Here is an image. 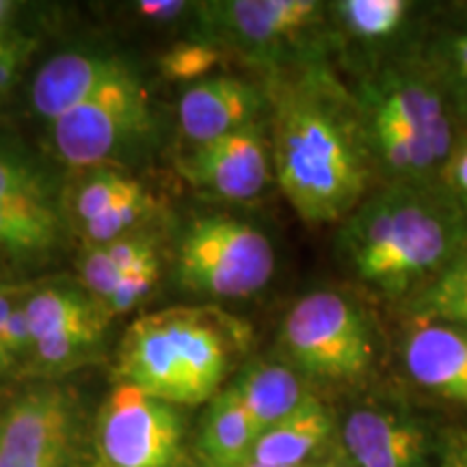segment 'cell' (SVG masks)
<instances>
[{
    "label": "cell",
    "instance_id": "6da1fadb",
    "mask_svg": "<svg viewBox=\"0 0 467 467\" xmlns=\"http://www.w3.org/2000/svg\"><path fill=\"white\" fill-rule=\"evenodd\" d=\"M271 126L273 169L296 214L309 225L347 219L370 184L372 145L340 85L318 69L282 80Z\"/></svg>",
    "mask_w": 467,
    "mask_h": 467
},
{
    "label": "cell",
    "instance_id": "7a4b0ae2",
    "mask_svg": "<svg viewBox=\"0 0 467 467\" xmlns=\"http://www.w3.org/2000/svg\"><path fill=\"white\" fill-rule=\"evenodd\" d=\"M465 244V214L446 195L399 184L348 214L337 254L359 282L399 299L433 282Z\"/></svg>",
    "mask_w": 467,
    "mask_h": 467
},
{
    "label": "cell",
    "instance_id": "3957f363",
    "mask_svg": "<svg viewBox=\"0 0 467 467\" xmlns=\"http://www.w3.org/2000/svg\"><path fill=\"white\" fill-rule=\"evenodd\" d=\"M254 327L214 306L167 307L128 327L117 348V379L169 405H202L219 394Z\"/></svg>",
    "mask_w": 467,
    "mask_h": 467
},
{
    "label": "cell",
    "instance_id": "277c9868",
    "mask_svg": "<svg viewBox=\"0 0 467 467\" xmlns=\"http://www.w3.org/2000/svg\"><path fill=\"white\" fill-rule=\"evenodd\" d=\"M285 359L320 381L350 383L377 358V331L359 303L334 290L309 292L290 307L279 329Z\"/></svg>",
    "mask_w": 467,
    "mask_h": 467
},
{
    "label": "cell",
    "instance_id": "5b68a950",
    "mask_svg": "<svg viewBox=\"0 0 467 467\" xmlns=\"http://www.w3.org/2000/svg\"><path fill=\"white\" fill-rule=\"evenodd\" d=\"M275 273V249L266 234L225 214L200 217L186 227L175 254V277L184 290L213 299H247Z\"/></svg>",
    "mask_w": 467,
    "mask_h": 467
},
{
    "label": "cell",
    "instance_id": "8992f818",
    "mask_svg": "<svg viewBox=\"0 0 467 467\" xmlns=\"http://www.w3.org/2000/svg\"><path fill=\"white\" fill-rule=\"evenodd\" d=\"M154 128L150 93L132 72L52 121L55 154L74 169H98Z\"/></svg>",
    "mask_w": 467,
    "mask_h": 467
},
{
    "label": "cell",
    "instance_id": "52a82bcc",
    "mask_svg": "<svg viewBox=\"0 0 467 467\" xmlns=\"http://www.w3.org/2000/svg\"><path fill=\"white\" fill-rule=\"evenodd\" d=\"M182 418L173 405L117 383L96 418L98 467H175Z\"/></svg>",
    "mask_w": 467,
    "mask_h": 467
},
{
    "label": "cell",
    "instance_id": "ba28073f",
    "mask_svg": "<svg viewBox=\"0 0 467 467\" xmlns=\"http://www.w3.org/2000/svg\"><path fill=\"white\" fill-rule=\"evenodd\" d=\"M78 441V402L61 385H28L0 409V467H74Z\"/></svg>",
    "mask_w": 467,
    "mask_h": 467
},
{
    "label": "cell",
    "instance_id": "9c48e42d",
    "mask_svg": "<svg viewBox=\"0 0 467 467\" xmlns=\"http://www.w3.org/2000/svg\"><path fill=\"white\" fill-rule=\"evenodd\" d=\"M273 154L260 121L192 148L178 159V171L195 189L230 202H249L271 180Z\"/></svg>",
    "mask_w": 467,
    "mask_h": 467
},
{
    "label": "cell",
    "instance_id": "30bf717a",
    "mask_svg": "<svg viewBox=\"0 0 467 467\" xmlns=\"http://www.w3.org/2000/svg\"><path fill=\"white\" fill-rule=\"evenodd\" d=\"M323 9L314 0H225L200 5V16L227 42L268 57L317 26Z\"/></svg>",
    "mask_w": 467,
    "mask_h": 467
},
{
    "label": "cell",
    "instance_id": "8fae6325",
    "mask_svg": "<svg viewBox=\"0 0 467 467\" xmlns=\"http://www.w3.org/2000/svg\"><path fill=\"white\" fill-rule=\"evenodd\" d=\"M265 96L247 80L213 76L182 93L178 126L186 141L203 145L258 121Z\"/></svg>",
    "mask_w": 467,
    "mask_h": 467
},
{
    "label": "cell",
    "instance_id": "7c38bea8",
    "mask_svg": "<svg viewBox=\"0 0 467 467\" xmlns=\"http://www.w3.org/2000/svg\"><path fill=\"white\" fill-rule=\"evenodd\" d=\"M402 358L413 381L441 399L467 405V331L413 317Z\"/></svg>",
    "mask_w": 467,
    "mask_h": 467
},
{
    "label": "cell",
    "instance_id": "4fadbf2b",
    "mask_svg": "<svg viewBox=\"0 0 467 467\" xmlns=\"http://www.w3.org/2000/svg\"><path fill=\"white\" fill-rule=\"evenodd\" d=\"M128 72L132 69L115 55L66 52L52 57L33 78L31 102L35 113L57 121Z\"/></svg>",
    "mask_w": 467,
    "mask_h": 467
},
{
    "label": "cell",
    "instance_id": "5bb4252c",
    "mask_svg": "<svg viewBox=\"0 0 467 467\" xmlns=\"http://www.w3.org/2000/svg\"><path fill=\"white\" fill-rule=\"evenodd\" d=\"M370 117L399 124L433 148L446 162L454 150L452 121L441 93L431 80L389 74L370 91Z\"/></svg>",
    "mask_w": 467,
    "mask_h": 467
},
{
    "label": "cell",
    "instance_id": "9a60e30c",
    "mask_svg": "<svg viewBox=\"0 0 467 467\" xmlns=\"http://www.w3.org/2000/svg\"><path fill=\"white\" fill-rule=\"evenodd\" d=\"M342 440L358 467H424V431L399 413L355 409L344 422Z\"/></svg>",
    "mask_w": 467,
    "mask_h": 467
},
{
    "label": "cell",
    "instance_id": "2e32d148",
    "mask_svg": "<svg viewBox=\"0 0 467 467\" xmlns=\"http://www.w3.org/2000/svg\"><path fill=\"white\" fill-rule=\"evenodd\" d=\"M232 388L247 413L255 437L288 418L309 396L295 368L275 361H251L243 368Z\"/></svg>",
    "mask_w": 467,
    "mask_h": 467
},
{
    "label": "cell",
    "instance_id": "e0dca14e",
    "mask_svg": "<svg viewBox=\"0 0 467 467\" xmlns=\"http://www.w3.org/2000/svg\"><path fill=\"white\" fill-rule=\"evenodd\" d=\"M331 429V413L317 396L309 394L288 418L258 437L251 463L266 467L306 465V461L329 440Z\"/></svg>",
    "mask_w": 467,
    "mask_h": 467
},
{
    "label": "cell",
    "instance_id": "ac0fdd59",
    "mask_svg": "<svg viewBox=\"0 0 467 467\" xmlns=\"http://www.w3.org/2000/svg\"><path fill=\"white\" fill-rule=\"evenodd\" d=\"M254 429L234 388L221 389L210 400L197 441L206 467H247L255 446Z\"/></svg>",
    "mask_w": 467,
    "mask_h": 467
},
{
    "label": "cell",
    "instance_id": "d6986e66",
    "mask_svg": "<svg viewBox=\"0 0 467 467\" xmlns=\"http://www.w3.org/2000/svg\"><path fill=\"white\" fill-rule=\"evenodd\" d=\"M80 255V285L89 292L93 301H100L124 279L128 273L137 271L159 258V238L150 227L126 234L100 247H83Z\"/></svg>",
    "mask_w": 467,
    "mask_h": 467
},
{
    "label": "cell",
    "instance_id": "ffe728a7",
    "mask_svg": "<svg viewBox=\"0 0 467 467\" xmlns=\"http://www.w3.org/2000/svg\"><path fill=\"white\" fill-rule=\"evenodd\" d=\"M61 238V214L52 203L0 200V254L14 260L46 258Z\"/></svg>",
    "mask_w": 467,
    "mask_h": 467
},
{
    "label": "cell",
    "instance_id": "44dd1931",
    "mask_svg": "<svg viewBox=\"0 0 467 467\" xmlns=\"http://www.w3.org/2000/svg\"><path fill=\"white\" fill-rule=\"evenodd\" d=\"M107 323L93 320L83 327L58 331L48 337L35 342L25 366H22L20 377H57L80 368L89 361L98 359L102 353L104 331Z\"/></svg>",
    "mask_w": 467,
    "mask_h": 467
},
{
    "label": "cell",
    "instance_id": "7402d4cb",
    "mask_svg": "<svg viewBox=\"0 0 467 467\" xmlns=\"http://www.w3.org/2000/svg\"><path fill=\"white\" fill-rule=\"evenodd\" d=\"M25 307L35 342L58 334V331L93 323V320L107 323L98 312L96 301L91 299L89 292L76 284L37 285V290L26 299Z\"/></svg>",
    "mask_w": 467,
    "mask_h": 467
},
{
    "label": "cell",
    "instance_id": "603a6c76",
    "mask_svg": "<svg viewBox=\"0 0 467 467\" xmlns=\"http://www.w3.org/2000/svg\"><path fill=\"white\" fill-rule=\"evenodd\" d=\"M368 134H370L372 151L396 175L416 180L443 167L441 156L424 139L399 124L370 117Z\"/></svg>",
    "mask_w": 467,
    "mask_h": 467
},
{
    "label": "cell",
    "instance_id": "cb8c5ba5",
    "mask_svg": "<svg viewBox=\"0 0 467 467\" xmlns=\"http://www.w3.org/2000/svg\"><path fill=\"white\" fill-rule=\"evenodd\" d=\"M411 312L418 318L441 320L467 331V244L433 282L418 290Z\"/></svg>",
    "mask_w": 467,
    "mask_h": 467
},
{
    "label": "cell",
    "instance_id": "d4e9b609",
    "mask_svg": "<svg viewBox=\"0 0 467 467\" xmlns=\"http://www.w3.org/2000/svg\"><path fill=\"white\" fill-rule=\"evenodd\" d=\"M137 184V180L130 175L115 171V169H89V173H85L67 192V217L78 230L109 213Z\"/></svg>",
    "mask_w": 467,
    "mask_h": 467
},
{
    "label": "cell",
    "instance_id": "484cf974",
    "mask_svg": "<svg viewBox=\"0 0 467 467\" xmlns=\"http://www.w3.org/2000/svg\"><path fill=\"white\" fill-rule=\"evenodd\" d=\"M156 210H159L156 197L139 182L109 213H104L102 217L91 221V223L78 227L83 247H100V244L117 241L126 234L143 230L154 219Z\"/></svg>",
    "mask_w": 467,
    "mask_h": 467
},
{
    "label": "cell",
    "instance_id": "4316f807",
    "mask_svg": "<svg viewBox=\"0 0 467 467\" xmlns=\"http://www.w3.org/2000/svg\"><path fill=\"white\" fill-rule=\"evenodd\" d=\"M409 7L405 0H342L336 3V14L358 37L383 39L399 31Z\"/></svg>",
    "mask_w": 467,
    "mask_h": 467
},
{
    "label": "cell",
    "instance_id": "83f0119b",
    "mask_svg": "<svg viewBox=\"0 0 467 467\" xmlns=\"http://www.w3.org/2000/svg\"><path fill=\"white\" fill-rule=\"evenodd\" d=\"M223 55L219 46L213 42H178L165 50L159 58V67L165 78L178 80V83H191V80H206V76L214 67L221 66Z\"/></svg>",
    "mask_w": 467,
    "mask_h": 467
},
{
    "label": "cell",
    "instance_id": "f1b7e54d",
    "mask_svg": "<svg viewBox=\"0 0 467 467\" xmlns=\"http://www.w3.org/2000/svg\"><path fill=\"white\" fill-rule=\"evenodd\" d=\"M0 200H22L55 206L48 175L20 156L5 154V151H0Z\"/></svg>",
    "mask_w": 467,
    "mask_h": 467
},
{
    "label": "cell",
    "instance_id": "f546056e",
    "mask_svg": "<svg viewBox=\"0 0 467 467\" xmlns=\"http://www.w3.org/2000/svg\"><path fill=\"white\" fill-rule=\"evenodd\" d=\"M161 279V262H151L137 271L128 273L124 279H119V284L109 292L107 296L100 301H96L98 312L100 317L110 323L115 317L130 312L132 307H137L139 303L154 292Z\"/></svg>",
    "mask_w": 467,
    "mask_h": 467
},
{
    "label": "cell",
    "instance_id": "4dcf8cb0",
    "mask_svg": "<svg viewBox=\"0 0 467 467\" xmlns=\"http://www.w3.org/2000/svg\"><path fill=\"white\" fill-rule=\"evenodd\" d=\"M31 46L33 44L22 35L0 28V100L9 96L20 80Z\"/></svg>",
    "mask_w": 467,
    "mask_h": 467
},
{
    "label": "cell",
    "instance_id": "1f68e13d",
    "mask_svg": "<svg viewBox=\"0 0 467 467\" xmlns=\"http://www.w3.org/2000/svg\"><path fill=\"white\" fill-rule=\"evenodd\" d=\"M446 197L461 213H467V143L454 145L452 154L441 167Z\"/></svg>",
    "mask_w": 467,
    "mask_h": 467
},
{
    "label": "cell",
    "instance_id": "d6a6232c",
    "mask_svg": "<svg viewBox=\"0 0 467 467\" xmlns=\"http://www.w3.org/2000/svg\"><path fill=\"white\" fill-rule=\"evenodd\" d=\"M35 290H37V284L35 282L0 284V331H3V327L9 320L11 314H14L22 303H26V299Z\"/></svg>",
    "mask_w": 467,
    "mask_h": 467
},
{
    "label": "cell",
    "instance_id": "836d02e7",
    "mask_svg": "<svg viewBox=\"0 0 467 467\" xmlns=\"http://www.w3.org/2000/svg\"><path fill=\"white\" fill-rule=\"evenodd\" d=\"M189 9V3L182 0H143L137 5V14L151 22H171Z\"/></svg>",
    "mask_w": 467,
    "mask_h": 467
},
{
    "label": "cell",
    "instance_id": "e575fe53",
    "mask_svg": "<svg viewBox=\"0 0 467 467\" xmlns=\"http://www.w3.org/2000/svg\"><path fill=\"white\" fill-rule=\"evenodd\" d=\"M446 63L457 83H467V33L446 42Z\"/></svg>",
    "mask_w": 467,
    "mask_h": 467
},
{
    "label": "cell",
    "instance_id": "d590c367",
    "mask_svg": "<svg viewBox=\"0 0 467 467\" xmlns=\"http://www.w3.org/2000/svg\"><path fill=\"white\" fill-rule=\"evenodd\" d=\"M440 467H467V440L454 443L451 451L446 452Z\"/></svg>",
    "mask_w": 467,
    "mask_h": 467
},
{
    "label": "cell",
    "instance_id": "8d00e7d4",
    "mask_svg": "<svg viewBox=\"0 0 467 467\" xmlns=\"http://www.w3.org/2000/svg\"><path fill=\"white\" fill-rule=\"evenodd\" d=\"M11 377H20V364L11 358L7 348H5L3 342H0V381H5V379H11Z\"/></svg>",
    "mask_w": 467,
    "mask_h": 467
},
{
    "label": "cell",
    "instance_id": "74e56055",
    "mask_svg": "<svg viewBox=\"0 0 467 467\" xmlns=\"http://www.w3.org/2000/svg\"><path fill=\"white\" fill-rule=\"evenodd\" d=\"M454 98H457L459 109L463 110V115L467 117V83L454 85Z\"/></svg>",
    "mask_w": 467,
    "mask_h": 467
},
{
    "label": "cell",
    "instance_id": "f35d334b",
    "mask_svg": "<svg viewBox=\"0 0 467 467\" xmlns=\"http://www.w3.org/2000/svg\"><path fill=\"white\" fill-rule=\"evenodd\" d=\"M9 9H11V5L9 3H3V0H0V28H5V17H7Z\"/></svg>",
    "mask_w": 467,
    "mask_h": 467
},
{
    "label": "cell",
    "instance_id": "ab89813d",
    "mask_svg": "<svg viewBox=\"0 0 467 467\" xmlns=\"http://www.w3.org/2000/svg\"><path fill=\"white\" fill-rule=\"evenodd\" d=\"M247 467H266V465H255V463H249ZM299 467H309V465H299Z\"/></svg>",
    "mask_w": 467,
    "mask_h": 467
},
{
    "label": "cell",
    "instance_id": "60d3db41",
    "mask_svg": "<svg viewBox=\"0 0 467 467\" xmlns=\"http://www.w3.org/2000/svg\"><path fill=\"white\" fill-rule=\"evenodd\" d=\"M331 467H348V465H342V463H336V465H331Z\"/></svg>",
    "mask_w": 467,
    "mask_h": 467
},
{
    "label": "cell",
    "instance_id": "b9f144b4",
    "mask_svg": "<svg viewBox=\"0 0 467 467\" xmlns=\"http://www.w3.org/2000/svg\"><path fill=\"white\" fill-rule=\"evenodd\" d=\"M0 284H3V275H0Z\"/></svg>",
    "mask_w": 467,
    "mask_h": 467
}]
</instances>
